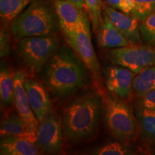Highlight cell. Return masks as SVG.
I'll list each match as a JSON object with an SVG mask.
<instances>
[{"mask_svg":"<svg viewBox=\"0 0 155 155\" xmlns=\"http://www.w3.org/2000/svg\"><path fill=\"white\" fill-rule=\"evenodd\" d=\"M88 70L73 50L57 49L44 66L42 83L57 98H67L84 87Z\"/></svg>","mask_w":155,"mask_h":155,"instance_id":"6da1fadb","label":"cell"},{"mask_svg":"<svg viewBox=\"0 0 155 155\" xmlns=\"http://www.w3.org/2000/svg\"><path fill=\"white\" fill-rule=\"evenodd\" d=\"M103 106L101 95L90 91L77 97L63 111L62 129L63 137L71 143L88 140L98 129Z\"/></svg>","mask_w":155,"mask_h":155,"instance_id":"7a4b0ae2","label":"cell"},{"mask_svg":"<svg viewBox=\"0 0 155 155\" xmlns=\"http://www.w3.org/2000/svg\"><path fill=\"white\" fill-rule=\"evenodd\" d=\"M60 26L51 0H32L23 12L10 22L16 40L30 36L55 35Z\"/></svg>","mask_w":155,"mask_h":155,"instance_id":"3957f363","label":"cell"},{"mask_svg":"<svg viewBox=\"0 0 155 155\" xmlns=\"http://www.w3.org/2000/svg\"><path fill=\"white\" fill-rule=\"evenodd\" d=\"M103 107L106 127L114 137L125 142L137 139L140 134L138 121L124 98L110 92L103 98Z\"/></svg>","mask_w":155,"mask_h":155,"instance_id":"277c9868","label":"cell"},{"mask_svg":"<svg viewBox=\"0 0 155 155\" xmlns=\"http://www.w3.org/2000/svg\"><path fill=\"white\" fill-rule=\"evenodd\" d=\"M55 35L25 37L18 40L17 50L32 73H38L58 49Z\"/></svg>","mask_w":155,"mask_h":155,"instance_id":"5b68a950","label":"cell"},{"mask_svg":"<svg viewBox=\"0 0 155 155\" xmlns=\"http://www.w3.org/2000/svg\"><path fill=\"white\" fill-rule=\"evenodd\" d=\"M90 26L91 19L86 12L74 30L63 34L68 44L85 64L89 72L95 78L99 79L100 64L93 47Z\"/></svg>","mask_w":155,"mask_h":155,"instance_id":"8992f818","label":"cell"},{"mask_svg":"<svg viewBox=\"0 0 155 155\" xmlns=\"http://www.w3.org/2000/svg\"><path fill=\"white\" fill-rule=\"evenodd\" d=\"M107 57L116 65L129 69L136 74L155 65V46L134 43L108 50Z\"/></svg>","mask_w":155,"mask_h":155,"instance_id":"52a82bcc","label":"cell"},{"mask_svg":"<svg viewBox=\"0 0 155 155\" xmlns=\"http://www.w3.org/2000/svg\"><path fill=\"white\" fill-rule=\"evenodd\" d=\"M63 137L62 121L53 111L39 123L36 144L43 152L56 154L61 150Z\"/></svg>","mask_w":155,"mask_h":155,"instance_id":"ba28073f","label":"cell"},{"mask_svg":"<svg viewBox=\"0 0 155 155\" xmlns=\"http://www.w3.org/2000/svg\"><path fill=\"white\" fill-rule=\"evenodd\" d=\"M25 75L22 71H18L15 75V107L24 121L27 129L36 138V131L39 120L31 108L28 94L25 88Z\"/></svg>","mask_w":155,"mask_h":155,"instance_id":"9c48e42d","label":"cell"},{"mask_svg":"<svg viewBox=\"0 0 155 155\" xmlns=\"http://www.w3.org/2000/svg\"><path fill=\"white\" fill-rule=\"evenodd\" d=\"M135 75L136 73L121 65L109 67L105 71L106 87L109 92L127 99L132 96Z\"/></svg>","mask_w":155,"mask_h":155,"instance_id":"30bf717a","label":"cell"},{"mask_svg":"<svg viewBox=\"0 0 155 155\" xmlns=\"http://www.w3.org/2000/svg\"><path fill=\"white\" fill-rule=\"evenodd\" d=\"M103 12L109 17L114 26L131 43H141L139 20L132 14H127L103 4Z\"/></svg>","mask_w":155,"mask_h":155,"instance_id":"8fae6325","label":"cell"},{"mask_svg":"<svg viewBox=\"0 0 155 155\" xmlns=\"http://www.w3.org/2000/svg\"><path fill=\"white\" fill-rule=\"evenodd\" d=\"M25 88L31 108L39 121L53 111V104L45 88L38 81L25 78Z\"/></svg>","mask_w":155,"mask_h":155,"instance_id":"7c38bea8","label":"cell"},{"mask_svg":"<svg viewBox=\"0 0 155 155\" xmlns=\"http://www.w3.org/2000/svg\"><path fill=\"white\" fill-rule=\"evenodd\" d=\"M63 32L74 30L86 10L76 7L70 0H51Z\"/></svg>","mask_w":155,"mask_h":155,"instance_id":"4fadbf2b","label":"cell"},{"mask_svg":"<svg viewBox=\"0 0 155 155\" xmlns=\"http://www.w3.org/2000/svg\"><path fill=\"white\" fill-rule=\"evenodd\" d=\"M96 33L97 44L101 48L112 49L134 44L120 32L104 12L101 22Z\"/></svg>","mask_w":155,"mask_h":155,"instance_id":"5bb4252c","label":"cell"},{"mask_svg":"<svg viewBox=\"0 0 155 155\" xmlns=\"http://www.w3.org/2000/svg\"><path fill=\"white\" fill-rule=\"evenodd\" d=\"M2 138L10 137H23L36 143V138L29 132L17 110H9L4 114L1 121Z\"/></svg>","mask_w":155,"mask_h":155,"instance_id":"9a60e30c","label":"cell"},{"mask_svg":"<svg viewBox=\"0 0 155 155\" xmlns=\"http://www.w3.org/2000/svg\"><path fill=\"white\" fill-rule=\"evenodd\" d=\"M38 147L35 142L23 137H5L1 141L0 154L2 155L40 154Z\"/></svg>","mask_w":155,"mask_h":155,"instance_id":"2e32d148","label":"cell"},{"mask_svg":"<svg viewBox=\"0 0 155 155\" xmlns=\"http://www.w3.org/2000/svg\"><path fill=\"white\" fill-rule=\"evenodd\" d=\"M134 111L143 139L155 142V110L136 104Z\"/></svg>","mask_w":155,"mask_h":155,"instance_id":"e0dca14e","label":"cell"},{"mask_svg":"<svg viewBox=\"0 0 155 155\" xmlns=\"http://www.w3.org/2000/svg\"><path fill=\"white\" fill-rule=\"evenodd\" d=\"M155 90V65L148 67L134 78L132 96L137 98Z\"/></svg>","mask_w":155,"mask_h":155,"instance_id":"ac0fdd59","label":"cell"},{"mask_svg":"<svg viewBox=\"0 0 155 155\" xmlns=\"http://www.w3.org/2000/svg\"><path fill=\"white\" fill-rule=\"evenodd\" d=\"M15 73L6 68H2L0 73V98L2 107L15 104Z\"/></svg>","mask_w":155,"mask_h":155,"instance_id":"d6986e66","label":"cell"},{"mask_svg":"<svg viewBox=\"0 0 155 155\" xmlns=\"http://www.w3.org/2000/svg\"><path fill=\"white\" fill-rule=\"evenodd\" d=\"M32 0H0V16L3 22H10Z\"/></svg>","mask_w":155,"mask_h":155,"instance_id":"ffe728a7","label":"cell"},{"mask_svg":"<svg viewBox=\"0 0 155 155\" xmlns=\"http://www.w3.org/2000/svg\"><path fill=\"white\" fill-rule=\"evenodd\" d=\"M139 29L143 41L155 46V9L139 22Z\"/></svg>","mask_w":155,"mask_h":155,"instance_id":"44dd1931","label":"cell"},{"mask_svg":"<svg viewBox=\"0 0 155 155\" xmlns=\"http://www.w3.org/2000/svg\"><path fill=\"white\" fill-rule=\"evenodd\" d=\"M102 0H86V11L91 19L93 30L96 32L103 18Z\"/></svg>","mask_w":155,"mask_h":155,"instance_id":"7402d4cb","label":"cell"},{"mask_svg":"<svg viewBox=\"0 0 155 155\" xmlns=\"http://www.w3.org/2000/svg\"><path fill=\"white\" fill-rule=\"evenodd\" d=\"M96 155L133 154L130 147L119 142H110L103 145L94 153Z\"/></svg>","mask_w":155,"mask_h":155,"instance_id":"603a6c76","label":"cell"},{"mask_svg":"<svg viewBox=\"0 0 155 155\" xmlns=\"http://www.w3.org/2000/svg\"><path fill=\"white\" fill-rule=\"evenodd\" d=\"M134 9L132 12L133 15L139 19V22L148 16L155 9V0H134Z\"/></svg>","mask_w":155,"mask_h":155,"instance_id":"cb8c5ba5","label":"cell"},{"mask_svg":"<svg viewBox=\"0 0 155 155\" xmlns=\"http://www.w3.org/2000/svg\"><path fill=\"white\" fill-rule=\"evenodd\" d=\"M104 3L127 14H131L134 9V0H104Z\"/></svg>","mask_w":155,"mask_h":155,"instance_id":"d4e9b609","label":"cell"},{"mask_svg":"<svg viewBox=\"0 0 155 155\" xmlns=\"http://www.w3.org/2000/svg\"><path fill=\"white\" fill-rule=\"evenodd\" d=\"M9 32L5 27H2L0 32V57L4 58L9 53Z\"/></svg>","mask_w":155,"mask_h":155,"instance_id":"484cf974","label":"cell"},{"mask_svg":"<svg viewBox=\"0 0 155 155\" xmlns=\"http://www.w3.org/2000/svg\"><path fill=\"white\" fill-rule=\"evenodd\" d=\"M137 105L155 110V90L147 93L144 96L138 98Z\"/></svg>","mask_w":155,"mask_h":155,"instance_id":"4316f807","label":"cell"},{"mask_svg":"<svg viewBox=\"0 0 155 155\" xmlns=\"http://www.w3.org/2000/svg\"><path fill=\"white\" fill-rule=\"evenodd\" d=\"M71 2L74 4L76 7L81 9H85L86 10V0H70Z\"/></svg>","mask_w":155,"mask_h":155,"instance_id":"83f0119b","label":"cell"}]
</instances>
